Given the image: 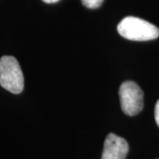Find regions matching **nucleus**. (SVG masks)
I'll use <instances>...</instances> for the list:
<instances>
[{
	"instance_id": "f257e3e1",
	"label": "nucleus",
	"mask_w": 159,
	"mask_h": 159,
	"mask_svg": "<svg viewBox=\"0 0 159 159\" xmlns=\"http://www.w3.org/2000/svg\"><path fill=\"white\" fill-rule=\"evenodd\" d=\"M118 32L125 39L131 41H150L157 38L158 29L142 19L133 16L124 18L118 25Z\"/></svg>"
},
{
	"instance_id": "f03ea898",
	"label": "nucleus",
	"mask_w": 159,
	"mask_h": 159,
	"mask_svg": "<svg viewBox=\"0 0 159 159\" xmlns=\"http://www.w3.org/2000/svg\"><path fill=\"white\" fill-rule=\"evenodd\" d=\"M0 86L13 94L22 92L24 77L15 57L4 56L0 58Z\"/></svg>"
},
{
	"instance_id": "7ed1b4c3",
	"label": "nucleus",
	"mask_w": 159,
	"mask_h": 159,
	"mask_svg": "<svg viewBox=\"0 0 159 159\" xmlns=\"http://www.w3.org/2000/svg\"><path fill=\"white\" fill-rule=\"evenodd\" d=\"M120 104L123 112L128 116L140 113L143 108V92L134 81H125L119 87Z\"/></svg>"
},
{
	"instance_id": "20e7f679",
	"label": "nucleus",
	"mask_w": 159,
	"mask_h": 159,
	"mask_svg": "<svg viewBox=\"0 0 159 159\" xmlns=\"http://www.w3.org/2000/svg\"><path fill=\"white\" fill-rule=\"evenodd\" d=\"M128 149V143L124 138L109 134L104 141L101 159H125Z\"/></svg>"
},
{
	"instance_id": "39448f33",
	"label": "nucleus",
	"mask_w": 159,
	"mask_h": 159,
	"mask_svg": "<svg viewBox=\"0 0 159 159\" xmlns=\"http://www.w3.org/2000/svg\"><path fill=\"white\" fill-rule=\"evenodd\" d=\"M83 6L89 9H96L100 7L103 0H81Z\"/></svg>"
},
{
	"instance_id": "423d86ee",
	"label": "nucleus",
	"mask_w": 159,
	"mask_h": 159,
	"mask_svg": "<svg viewBox=\"0 0 159 159\" xmlns=\"http://www.w3.org/2000/svg\"><path fill=\"white\" fill-rule=\"evenodd\" d=\"M155 119L159 126V100L157 102V104L155 106Z\"/></svg>"
},
{
	"instance_id": "0eeeda50",
	"label": "nucleus",
	"mask_w": 159,
	"mask_h": 159,
	"mask_svg": "<svg viewBox=\"0 0 159 159\" xmlns=\"http://www.w3.org/2000/svg\"><path fill=\"white\" fill-rule=\"evenodd\" d=\"M43 1L47 4H53V3H57L59 0H43Z\"/></svg>"
}]
</instances>
